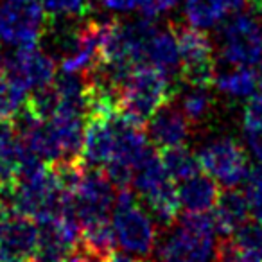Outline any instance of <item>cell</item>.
Returning <instances> with one entry per match:
<instances>
[{"mask_svg": "<svg viewBox=\"0 0 262 262\" xmlns=\"http://www.w3.org/2000/svg\"><path fill=\"white\" fill-rule=\"evenodd\" d=\"M174 81L149 65H139L124 79L119 92V110L133 122L144 126L176 92Z\"/></svg>", "mask_w": 262, "mask_h": 262, "instance_id": "6da1fadb", "label": "cell"}, {"mask_svg": "<svg viewBox=\"0 0 262 262\" xmlns=\"http://www.w3.org/2000/svg\"><path fill=\"white\" fill-rule=\"evenodd\" d=\"M215 225L208 212H187L158 246L160 262H214Z\"/></svg>", "mask_w": 262, "mask_h": 262, "instance_id": "7a4b0ae2", "label": "cell"}, {"mask_svg": "<svg viewBox=\"0 0 262 262\" xmlns=\"http://www.w3.org/2000/svg\"><path fill=\"white\" fill-rule=\"evenodd\" d=\"M113 232L117 243L133 257H147L157 244V226L139 207L131 189L117 190L113 205Z\"/></svg>", "mask_w": 262, "mask_h": 262, "instance_id": "3957f363", "label": "cell"}, {"mask_svg": "<svg viewBox=\"0 0 262 262\" xmlns=\"http://www.w3.org/2000/svg\"><path fill=\"white\" fill-rule=\"evenodd\" d=\"M219 54L232 67H253L262 58V29L250 13H239L225 20L219 29Z\"/></svg>", "mask_w": 262, "mask_h": 262, "instance_id": "277c9868", "label": "cell"}, {"mask_svg": "<svg viewBox=\"0 0 262 262\" xmlns=\"http://www.w3.org/2000/svg\"><path fill=\"white\" fill-rule=\"evenodd\" d=\"M47 29V13L40 2H0V41L11 47H33Z\"/></svg>", "mask_w": 262, "mask_h": 262, "instance_id": "5b68a950", "label": "cell"}, {"mask_svg": "<svg viewBox=\"0 0 262 262\" xmlns=\"http://www.w3.org/2000/svg\"><path fill=\"white\" fill-rule=\"evenodd\" d=\"M178 41L182 69L180 79L189 86H210L214 83V47L203 31L190 26H172Z\"/></svg>", "mask_w": 262, "mask_h": 262, "instance_id": "8992f818", "label": "cell"}, {"mask_svg": "<svg viewBox=\"0 0 262 262\" xmlns=\"http://www.w3.org/2000/svg\"><path fill=\"white\" fill-rule=\"evenodd\" d=\"M200 167L225 189H235L248 178V158L244 149L230 137L208 140L198 151Z\"/></svg>", "mask_w": 262, "mask_h": 262, "instance_id": "52a82bcc", "label": "cell"}, {"mask_svg": "<svg viewBox=\"0 0 262 262\" xmlns=\"http://www.w3.org/2000/svg\"><path fill=\"white\" fill-rule=\"evenodd\" d=\"M117 189L104 171L94 167L84 169L81 182L70 196V205L79 225L106 221L115 205Z\"/></svg>", "mask_w": 262, "mask_h": 262, "instance_id": "ba28073f", "label": "cell"}, {"mask_svg": "<svg viewBox=\"0 0 262 262\" xmlns=\"http://www.w3.org/2000/svg\"><path fill=\"white\" fill-rule=\"evenodd\" d=\"M101 63V22L74 27L61 41L59 67L69 74H88Z\"/></svg>", "mask_w": 262, "mask_h": 262, "instance_id": "9c48e42d", "label": "cell"}, {"mask_svg": "<svg viewBox=\"0 0 262 262\" xmlns=\"http://www.w3.org/2000/svg\"><path fill=\"white\" fill-rule=\"evenodd\" d=\"M2 72L26 92H36L52 84L56 77L54 61L36 45L20 47L2 61Z\"/></svg>", "mask_w": 262, "mask_h": 262, "instance_id": "30bf717a", "label": "cell"}, {"mask_svg": "<svg viewBox=\"0 0 262 262\" xmlns=\"http://www.w3.org/2000/svg\"><path fill=\"white\" fill-rule=\"evenodd\" d=\"M36 239V221L0 205V262H26Z\"/></svg>", "mask_w": 262, "mask_h": 262, "instance_id": "8fae6325", "label": "cell"}, {"mask_svg": "<svg viewBox=\"0 0 262 262\" xmlns=\"http://www.w3.org/2000/svg\"><path fill=\"white\" fill-rule=\"evenodd\" d=\"M117 113V112H115ZM86 119L81 147V160L86 167H106L115 151V124L113 115Z\"/></svg>", "mask_w": 262, "mask_h": 262, "instance_id": "7c38bea8", "label": "cell"}, {"mask_svg": "<svg viewBox=\"0 0 262 262\" xmlns=\"http://www.w3.org/2000/svg\"><path fill=\"white\" fill-rule=\"evenodd\" d=\"M142 65H149L153 69L164 72L172 81L180 79V69H182V58H180L178 41L176 34L172 31V26L169 29L155 27V31L149 34L146 45H144Z\"/></svg>", "mask_w": 262, "mask_h": 262, "instance_id": "4fadbf2b", "label": "cell"}, {"mask_svg": "<svg viewBox=\"0 0 262 262\" xmlns=\"http://www.w3.org/2000/svg\"><path fill=\"white\" fill-rule=\"evenodd\" d=\"M149 139L158 149L183 146L189 137V119L183 115L182 110L171 104H164L157 110L147 124Z\"/></svg>", "mask_w": 262, "mask_h": 262, "instance_id": "5bb4252c", "label": "cell"}, {"mask_svg": "<svg viewBox=\"0 0 262 262\" xmlns=\"http://www.w3.org/2000/svg\"><path fill=\"white\" fill-rule=\"evenodd\" d=\"M250 201L246 198V192H239L235 189H226L223 194H219L217 203L212 212L215 232L221 235H233L239 226H243L248 221L250 214Z\"/></svg>", "mask_w": 262, "mask_h": 262, "instance_id": "9a60e30c", "label": "cell"}, {"mask_svg": "<svg viewBox=\"0 0 262 262\" xmlns=\"http://www.w3.org/2000/svg\"><path fill=\"white\" fill-rule=\"evenodd\" d=\"M178 196L180 203L187 212H208L217 203L219 187L214 178L198 171L196 174L180 183Z\"/></svg>", "mask_w": 262, "mask_h": 262, "instance_id": "2e32d148", "label": "cell"}, {"mask_svg": "<svg viewBox=\"0 0 262 262\" xmlns=\"http://www.w3.org/2000/svg\"><path fill=\"white\" fill-rule=\"evenodd\" d=\"M144 196L147 208L151 210L153 217L157 219L160 225L164 226H171L172 223L178 219V212L182 208L180 203V196H178V189L174 187L171 180H165L164 183L157 185L155 189L147 190Z\"/></svg>", "mask_w": 262, "mask_h": 262, "instance_id": "e0dca14e", "label": "cell"}, {"mask_svg": "<svg viewBox=\"0 0 262 262\" xmlns=\"http://www.w3.org/2000/svg\"><path fill=\"white\" fill-rule=\"evenodd\" d=\"M260 74L255 72L251 67H235L214 77L217 90L235 99H250L251 95H255L260 86Z\"/></svg>", "mask_w": 262, "mask_h": 262, "instance_id": "ac0fdd59", "label": "cell"}, {"mask_svg": "<svg viewBox=\"0 0 262 262\" xmlns=\"http://www.w3.org/2000/svg\"><path fill=\"white\" fill-rule=\"evenodd\" d=\"M226 13L221 0H183V16L187 26L194 29H214L225 20Z\"/></svg>", "mask_w": 262, "mask_h": 262, "instance_id": "d6986e66", "label": "cell"}, {"mask_svg": "<svg viewBox=\"0 0 262 262\" xmlns=\"http://www.w3.org/2000/svg\"><path fill=\"white\" fill-rule=\"evenodd\" d=\"M162 164H164L165 171L169 172L172 180H183L190 178L192 174H196L200 171V162L198 157H194L187 147L183 146H174L162 149Z\"/></svg>", "mask_w": 262, "mask_h": 262, "instance_id": "ffe728a7", "label": "cell"}, {"mask_svg": "<svg viewBox=\"0 0 262 262\" xmlns=\"http://www.w3.org/2000/svg\"><path fill=\"white\" fill-rule=\"evenodd\" d=\"M212 104L214 99L208 92V86H189V90H185L182 95L180 110L189 119V122H201L212 112Z\"/></svg>", "mask_w": 262, "mask_h": 262, "instance_id": "44dd1931", "label": "cell"}, {"mask_svg": "<svg viewBox=\"0 0 262 262\" xmlns=\"http://www.w3.org/2000/svg\"><path fill=\"white\" fill-rule=\"evenodd\" d=\"M27 106V92L0 72V117L13 119Z\"/></svg>", "mask_w": 262, "mask_h": 262, "instance_id": "7402d4cb", "label": "cell"}, {"mask_svg": "<svg viewBox=\"0 0 262 262\" xmlns=\"http://www.w3.org/2000/svg\"><path fill=\"white\" fill-rule=\"evenodd\" d=\"M233 243L246 257L262 262V223L246 221L235 230Z\"/></svg>", "mask_w": 262, "mask_h": 262, "instance_id": "603a6c76", "label": "cell"}, {"mask_svg": "<svg viewBox=\"0 0 262 262\" xmlns=\"http://www.w3.org/2000/svg\"><path fill=\"white\" fill-rule=\"evenodd\" d=\"M47 16L54 18H81L88 13V0H40Z\"/></svg>", "mask_w": 262, "mask_h": 262, "instance_id": "cb8c5ba5", "label": "cell"}, {"mask_svg": "<svg viewBox=\"0 0 262 262\" xmlns=\"http://www.w3.org/2000/svg\"><path fill=\"white\" fill-rule=\"evenodd\" d=\"M246 198L250 201V208L257 215L258 223H262V164L248 172Z\"/></svg>", "mask_w": 262, "mask_h": 262, "instance_id": "d4e9b609", "label": "cell"}, {"mask_svg": "<svg viewBox=\"0 0 262 262\" xmlns=\"http://www.w3.org/2000/svg\"><path fill=\"white\" fill-rule=\"evenodd\" d=\"M178 4V0H139V11L146 18H158L165 13L172 11Z\"/></svg>", "mask_w": 262, "mask_h": 262, "instance_id": "484cf974", "label": "cell"}, {"mask_svg": "<svg viewBox=\"0 0 262 262\" xmlns=\"http://www.w3.org/2000/svg\"><path fill=\"white\" fill-rule=\"evenodd\" d=\"M244 126H262V90L248 99L244 108Z\"/></svg>", "mask_w": 262, "mask_h": 262, "instance_id": "4316f807", "label": "cell"}, {"mask_svg": "<svg viewBox=\"0 0 262 262\" xmlns=\"http://www.w3.org/2000/svg\"><path fill=\"white\" fill-rule=\"evenodd\" d=\"M244 140L251 155L262 164V126H244Z\"/></svg>", "mask_w": 262, "mask_h": 262, "instance_id": "83f0119b", "label": "cell"}, {"mask_svg": "<svg viewBox=\"0 0 262 262\" xmlns=\"http://www.w3.org/2000/svg\"><path fill=\"white\" fill-rule=\"evenodd\" d=\"M101 4L106 11L122 13V15H127V13H133L139 9V0H101Z\"/></svg>", "mask_w": 262, "mask_h": 262, "instance_id": "f1b7e54d", "label": "cell"}, {"mask_svg": "<svg viewBox=\"0 0 262 262\" xmlns=\"http://www.w3.org/2000/svg\"><path fill=\"white\" fill-rule=\"evenodd\" d=\"M15 137V127L9 122L8 119L0 117V142H6V140L13 139Z\"/></svg>", "mask_w": 262, "mask_h": 262, "instance_id": "f546056e", "label": "cell"}, {"mask_svg": "<svg viewBox=\"0 0 262 262\" xmlns=\"http://www.w3.org/2000/svg\"><path fill=\"white\" fill-rule=\"evenodd\" d=\"M223 4H225L226 11H241V9L244 8V4H248V0H221Z\"/></svg>", "mask_w": 262, "mask_h": 262, "instance_id": "4dcf8cb0", "label": "cell"}, {"mask_svg": "<svg viewBox=\"0 0 262 262\" xmlns=\"http://www.w3.org/2000/svg\"><path fill=\"white\" fill-rule=\"evenodd\" d=\"M110 262H139L135 257H131V255H117L113 253L112 258H110Z\"/></svg>", "mask_w": 262, "mask_h": 262, "instance_id": "1f68e13d", "label": "cell"}, {"mask_svg": "<svg viewBox=\"0 0 262 262\" xmlns=\"http://www.w3.org/2000/svg\"><path fill=\"white\" fill-rule=\"evenodd\" d=\"M248 4L253 9L255 15H262V0H248Z\"/></svg>", "mask_w": 262, "mask_h": 262, "instance_id": "d6a6232c", "label": "cell"}, {"mask_svg": "<svg viewBox=\"0 0 262 262\" xmlns=\"http://www.w3.org/2000/svg\"><path fill=\"white\" fill-rule=\"evenodd\" d=\"M2 61H4V59L0 58V72H2Z\"/></svg>", "mask_w": 262, "mask_h": 262, "instance_id": "836d02e7", "label": "cell"}]
</instances>
